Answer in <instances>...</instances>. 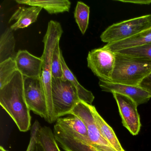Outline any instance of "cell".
I'll use <instances>...</instances> for the list:
<instances>
[{"label": "cell", "instance_id": "6da1fadb", "mask_svg": "<svg viewBox=\"0 0 151 151\" xmlns=\"http://www.w3.org/2000/svg\"><path fill=\"white\" fill-rule=\"evenodd\" d=\"M0 105L19 130L26 132L31 126L30 111L25 100L23 75L17 70L9 83L0 88Z\"/></svg>", "mask_w": 151, "mask_h": 151}, {"label": "cell", "instance_id": "7a4b0ae2", "mask_svg": "<svg viewBox=\"0 0 151 151\" xmlns=\"http://www.w3.org/2000/svg\"><path fill=\"white\" fill-rule=\"evenodd\" d=\"M63 33V30L60 23L56 21H50L43 40L44 50L41 57L43 60V66L40 78L46 98L48 115L47 122L50 124L56 121L55 117L52 100V59L55 47L57 43L60 41Z\"/></svg>", "mask_w": 151, "mask_h": 151}, {"label": "cell", "instance_id": "3957f363", "mask_svg": "<svg viewBox=\"0 0 151 151\" xmlns=\"http://www.w3.org/2000/svg\"><path fill=\"white\" fill-rule=\"evenodd\" d=\"M115 53V62L111 82L138 86L151 72V60Z\"/></svg>", "mask_w": 151, "mask_h": 151}, {"label": "cell", "instance_id": "277c9868", "mask_svg": "<svg viewBox=\"0 0 151 151\" xmlns=\"http://www.w3.org/2000/svg\"><path fill=\"white\" fill-rule=\"evenodd\" d=\"M52 95L55 119L69 115L81 101L75 86L65 79L52 78Z\"/></svg>", "mask_w": 151, "mask_h": 151}, {"label": "cell", "instance_id": "5b68a950", "mask_svg": "<svg viewBox=\"0 0 151 151\" xmlns=\"http://www.w3.org/2000/svg\"><path fill=\"white\" fill-rule=\"evenodd\" d=\"M150 27L151 15L142 16L110 25L102 32L100 38L104 43H113L133 37Z\"/></svg>", "mask_w": 151, "mask_h": 151}, {"label": "cell", "instance_id": "8992f818", "mask_svg": "<svg viewBox=\"0 0 151 151\" xmlns=\"http://www.w3.org/2000/svg\"><path fill=\"white\" fill-rule=\"evenodd\" d=\"M69 115L78 116L87 127L90 145L98 151H116L104 138L101 133L89 107V104L79 101Z\"/></svg>", "mask_w": 151, "mask_h": 151}, {"label": "cell", "instance_id": "52a82bcc", "mask_svg": "<svg viewBox=\"0 0 151 151\" xmlns=\"http://www.w3.org/2000/svg\"><path fill=\"white\" fill-rule=\"evenodd\" d=\"M23 78L24 96L30 110L47 122L46 98L41 78L25 76Z\"/></svg>", "mask_w": 151, "mask_h": 151}, {"label": "cell", "instance_id": "ba28073f", "mask_svg": "<svg viewBox=\"0 0 151 151\" xmlns=\"http://www.w3.org/2000/svg\"><path fill=\"white\" fill-rule=\"evenodd\" d=\"M87 66L99 80L111 82L115 62V53L102 47L88 53Z\"/></svg>", "mask_w": 151, "mask_h": 151}, {"label": "cell", "instance_id": "9c48e42d", "mask_svg": "<svg viewBox=\"0 0 151 151\" xmlns=\"http://www.w3.org/2000/svg\"><path fill=\"white\" fill-rule=\"evenodd\" d=\"M112 93L117 103L123 125L133 136L137 135L141 124L137 103L125 95L116 93Z\"/></svg>", "mask_w": 151, "mask_h": 151}, {"label": "cell", "instance_id": "30bf717a", "mask_svg": "<svg viewBox=\"0 0 151 151\" xmlns=\"http://www.w3.org/2000/svg\"><path fill=\"white\" fill-rule=\"evenodd\" d=\"M99 85L103 91L116 93L132 99L139 106L146 103L151 98V95L139 86L117 83L99 80Z\"/></svg>", "mask_w": 151, "mask_h": 151}, {"label": "cell", "instance_id": "8fae6325", "mask_svg": "<svg viewBox=\"0 0 151 151\" xmlns=\"http://www.w3.org/2000/svg\"><path fill=\"white\" fill-rule=\"evenodd\" d=\"M17 70L23 76L40 78L43 66L42 58L37 57L27 50H19L15 58Z\"/></svg>", "mask_w": 151, "mask_h": 151}, {"label": "cell", "instance_id": "7c38bea8", "mask_svg": "<svg viewBox=\"0 0 151 151\" xmlns=\"http://www.w3.org/2000/svg\"><path fill=\"white\" fill-rule=\"evenodd\" d=\"M53 133L56 141L65 151H98L85 142L73 137L55 123Z\"/></svg>", "mask_w": 151, "mask_h": 151}, {"label": "cell", "instance_id": "4fadbf2b", "mask_svg": "<svg viewBox=\"0 0 151 151\" xmlns=\"http://www.w3.org/2000/svg\"><path fill=\"white\" fill-rule=\"evenodd\" d=\"M56 123L73 137L90 145L87 127L83 121L78 116L70 115L66 117H59Z\"/></svg>", "mask_w": 151, "mask_h": 151}, {"label": "cell", "instance_id": "5bb4252c", "mask_svg": "<svg viewBox=\"0 0 151 151\" xmlns=\"http://www.w3.org/2000/svg\"><path fill=\"white\" fill-rule=\"evenodd\" d=\"M42 9L40 7L33 6L29 7H20L9 19V23L13 21L16 22L11 25L10 29L13 31H16L27 28L37 21Z\"/></svg>", "mask_w": 151, "mask_h": 151}, {"label": "cell", "instance_id": "9a60e30c", "mask_svg": "<svg viewBox=\"0 0 151 151\" xmlns=\"http://www.w3.org/2000/svg\"><path fill=\"white\" fill-rule=\"evenodd\" d=\"M151 42V27L129 38L106 44L103 47L111 52H116L120 50L142 45Z\"/></svg>", "mask_w": 151, "mask_h": 151}, {"label": "cell", "instance_id": "2e32d148", "mask_svg": "<svg viewBox=\"0 0 151 151\" xmlns=\"http://www.w3.org/2000/svg\"><path fill=\"white\" fill-rule=\"evenodd\" d=\"M89 107L101 133L111 147L116 151H125L123 148L113 129L106 122L97 111L94 106L89 104Z\"/></svg>", "mask_w": 151, "mask_h": 151}, {"label": "cell", "instance_id": "e0dca14e", "mask_svg": "<svg viewBox=\"0 0 151 151\" xmlns=\"http://www.w3.org/2000/svg\"><path fill=\"white\" fill-rule=\"evenodd\" d=\"M16 2L31 6L40 7L51 14L69 12L71 6V2L68 0H16Z\"/></svg>", "mask_w": 151, "mask_h": 151}, {"label": "cell", "instance_id": "ac0fdd59", "mask_svg": "<svg viewBox=\"0 0 151 151\" xmlns=\"http://www.w3.org/2000/svg\"><path fill=\"white\" fill-rule=\"evenodd\" d=\"M60 58L64 79L69 81L75 86L77 91L80 100L90 105H92V103L94 99V96L92 93L86 90L78 83L76 77L67 66L64 57L63 56L62 52H61Z\"/></svg>", "mask_w": 151, "mask_h": 151}, {"label": "cell", "instance_id": "d6986e66", "mask_svg": "<svg viewBox=\"0 0 151 151\" xmlns=\"http://www.w3.org/2000/svg\"><path fill=\"white\" fill-rule=\"evenodd\" d=\"M15 40L13 30L7 28L0 37V63L8 59H14L17 53L15 51Z\"/></svg>", "mask_w": 151, "mask_h": 151}, {"label": "cell", "instance_id": "ffe728a7", "mask_svg": "<svg viewBox=\"0 0 151 151\" xmlns=\"http://www.w3.org/2000/svg\"><path fill=\"white\" fill-rule=\"evenodd\" d=\"M37 137L45 151H61L53 132L50 127L40 126L37 133Z\"/></svg>", "mask_w": 151, "mask_h": 151}, {"label": "cell", "instance_id": "44dd1931", "mask_svg": "<svg viewBox=\"0 0 151 151\" xmlns=\"http://www.w3.org/2000/svg\"><path fill=\"white\" fill-rule=\"evenodd\" d=\"M90 7L82 1H78L74 13L76 22L81 33H85L89 24Z\"/></svg>", "mask_w": 151, "mask_h": 151}, {"label": "cell", "instance_id": "7402d4cb", "mask_svg": "<svg viewBox=\"0 0 151 151\" xmlns=\"http://www.w3.org/2000/svg\"><path fill=\"white\" fill-rule=\"evenodd\" d=\"M17 70L14 59H8L0 63V88L10 82Z\"/></svg>", "mask_w": 151, "mask_h": 151}, {"label": "cell", "instance_id": "603a6c76", "mask_svg": "<svg viewBox=\"0 0 151 151\" xmlns=\"http://www.w3.org/2000/svg\"><path fill=\"white\" fill-rule=\"evenodd\" d=\"M116 52L151 60V42L142 45L120 50Z\"/></svg>", "mask_w": 151, "mask_h": 151}, {"label": "cell", "instance_id": "cb8c5ba5", "mask_svg": "<svg viewBox=\"0 0 151 151\" xmlns=\"http://www.w3.org/2000/svg\"><path fill=\"white\" fill-rule=\"evenodd\" d=\"M61 50L60 49V41L55 47L52 59V78L64 79L62 66L61 61L60 55Z\"/></svg>", "mask_w": 151, "mask_h": 151}, {"label": "cell", "instance_id": "d4e9b609", "mask_svg": "<svg viewBox=\"0 0 151 151\" xmlns=\"http://www.w3.org/2000/svg\"><path fill=\"white\" fill-rule=\"evenodd\" d=\"M40 125L38 121H35L32 126L30 138L26 151H45L37 137V133Z\"/></svg>", "mask_w": 151, "mask_h": 151}, {"label": "cell", "instance_id": "484cf974", "mask_svg": "<svg viewBox=\"0 0 151 151\" xmlns=\"http://www.w3.org/2000/svg\"><path fill=\"white\" fill-rule=\"evenodd\" d=\"M138 86L151 95V72L143 78Z\"/></svg>", "mask_w": 151, "mask_h": 151}, {"label": "cell", "instance_id": "4316f807", "mask_svg": "<svg viewBox=\"0 0 151 151\" xmlns=\"http://www.w3.org/2000/svg\"><path fill=\"white\" fill-rule=\"evenodd\" d=\"M116 1L125 3H133L139 5H150L151 4V0H132V1H126V0H118Z\"/></svg>", "mask_w": 151, "mask_h": 151}, {"label": "cell", "instance_id": "83f0119b", "mask_svg": "<svg viewBox=\"0 0 151 151\" xmlns=\"http://www.w3.org/2000/svg\"><path fill=\"white\" fill-rule=\"evenodd\" d=\"M0 151H8L7 150H6L4 147L2 146L0 147Z\"/></svg>", "mask_w": 151, "mask_h": 151}]
</instances>
